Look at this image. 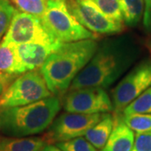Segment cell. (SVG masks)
Here are the masks:
<instances>
[{
  "label": "cell",
  "mask_w": 151,
  "mask_h": 151,
  "mask_svg": "<svg viewBox=\"0 0 151 151\" xmlns=\"http://www.w3.org/2000/svg\"><path fill=\"white\" fill-rule=\"evenodd\" d=\"M134 60L133 50L123 38L108 39L72 81L68 91L85 87L107 88L119 79Z\"/></svg>",
  "instance_id": "6da1fadb"
},
{
  "label": "cell",
  "mask_w": 151,
  "mask_h": 151,
  "mask_svg": "<svg viewBox=\"0 0 151 151\" xmlns=\"http://www.w3.org/2000/svg\"><path fill=\"white\" fill-rule=\"evenodd\" d=\"M98 47L95 40L63 43L49 55L40 71L55 97L68 91L72 81L92 59Z\"/></svg>",
  "instance_id": "7a4b0ae2"
},
{
  "label": "cell",
  "mask_w": 151,
  "mask_h": 151,
  "mask_svg": "<svg viewBox=\"0 0 151 151\" xmlns=\"http://www.w3.org/2000/svg\"><path fill=\"white\" fill-rule=\"evenodd\" d=\"M60 109V101L53 96L24 106L0 109V132L17 138L40 134L50 126Z\"/></svg>",
  "instance_id": "3957f363"
},
{
  "label": "cell",
  "mask_w": 151,
  "mask_h": 151,
  "mask_svg": "<svg viewBox=\"0 0 151 151\" xmlns=\"http://www.w3.org/2000/svg\"><path fill=\"white\" fill-rule=\"evenodd\" d=\"M40 19L49 32L62 43L97 38V34L88 30L76 19L66 0H48Z\"/></svg>",
  "instance_id": "277c9868"
},
{
  "label": "cell",
  "mask_w": 151,
  "mask_h": 151,
  "mask_svg": "<svg viewBox=\"0 0 151 151\" xmlns=\"http://www.w3.org/2000/svg\"><path fill=\"white\" fill-rule=\"evenodd\" d=\"M53 96L40 71L29 70L19 76L0 98V109L24 106Z\"/></svg>",
  "instance_id": "5b68a950"
},
{
  "label": "cell",
  "mask_w": 151,
  "mask_h": 151,
  "mask_svg": "<svg viewBox=\"0 0 151 151\" xmlns=\"http://www.w3.org/2000/svg\"><path fill=\"white\" fill-rule=\"evenodd\" d=\"M151 86V59L145 60L129 71L112 92L113 111L122 114L127 106Z\"/></svg>",
  "instance_id": "8992f818"
},
{
  "label": "cell",
  "mask_w": 151,
  "mask_h": 151,
  "mask_svg": "<svg viewBox=\"0 0 151 151\" xmlns=\"http://www.w3.org/2000/svg\"><path fill=\"white\" fill-rule=\"evenodd\" d=\"M104 114L65 112L54 119L43 139L47 144H56L85 136L88 130L103 119Z\"/></svg>",
  "instance_id": "52a82bcc"
},
{
  "label": "cell",
  "mask_w": 151,
  "mask_h": 151,
  "mask_svg": "<svg viewBox=\"0 0 151 151\" xmlns=\"http://www.w3.org/2000/svg\"><path fill=\"white\" fill-rule=\"evenodd\" d=\"M3 40L16 45L60 41L46 29L40 18L18 10L13 17L9 29Z\"/></svg>",
  "instance_id": "ba28073f"
},
{
  "label": "cell",
  "mask_w": 151,
  "mask_h": 151,
  "mask_svg": "<svg viewBox=\"0 0 151 151\" xmlns=\"http://www.w3.org/2000/svg\"><path fill=\"white\" fill-rule=\"evenodd\" d=\"M66 4L76 19L92 32L117 35L124 31V24L108 18L91 0H66Z\"/></svg>",
  "instance_id": "9c48e42d"
},
{
  "label": "cell",
  "mask_w": 151,
  "mask_h": 151,
  "mask_svg": "<svg viewBox=\"0 0 151 151\" xmlns=\"http://www.w3.org/2000/svg\"><path fill=\"white\" fill-rule=\"evenodd\" d=\"M64 109L69 113H109L113 104L108 94L101 87H85L69 91L64 100Z\"/></svg>",
  "instance_id": "30bf717a"
},
{
  "label": "cell",
  "mask_w": 151,
  "mask_h": 151,
  "mask_svg": "<svg viewBox=\"0 0 151 151\" xmlns=\"http://www.w3.org/2000/svg\"><path fill=\"white\" fill-rule=\"evenodd\" d=\"M62 42L28 43L15 45L18 56L27 71L40 68L49 55L59 48Z\"/></svg>",
  "instance_id": "8fae6325"
},
{
  "label": "cell",
  "mask_w": 151,
  "mask_h": 151,
  "mask_svg": "<svg viewBox=\"0 0 151 151\" xmlns=\"http://www.w3.org/2000/svg\"><path fill=\"white\" fill-rule=\"evenodd\" d=\"M115 124L111 134L102 151H133L135 136L126 125L121 114L115 115Z\"/></svg>",
  "instance_id": "7c38bea8"
},
{
  "label": "cell",
  "mask_w": 151,
  "mask_h": 151,
  "mask_svg": "<svg viewBox=\"0 0 151 151\" xmlns=\"http://www.w3.org/2000/svg\"><path fill=\"white\" fill-rule=\"evenodd\" d=\"M115 124V118L110 113H105L98 123L86 132L85 139L96 149L102 150L107 144Z\"/></svg>",
  "instance_id": "4fadbf2b"
},
{
  "label": "cell",
  "mask_w": 151,
  "mask_h": 151,
  "mask_svg": "<svg viewBox=\"0 0 151 151\" xmlns=\"http://www.w3.org/2000/svg\"><path fill=\"white\" fill-rule=\"evenodd\" d=\"M0 71L16 76L27 71L18 56L15 45L4 40L0 43Z\"/></svg>",
  "instance_id": "5bb4252c"
},
{
  "label": "cell",
  "mask_w": 151,
  "mask_h": 151,
  "mask_svg": "<svg viewBox=\"0 0 151 151\" xmlns=\"http://www.w3.org/2000/svg\"><path fill=\"white\" fill-rule=\"evenodd\" d=\"M46 145L39 137H0V151H41Z\"/></svg>",
  "instance_id": "9a60e30c"
},
{
  "label": "cell",
  "mask_w": 151,
  "mask_h": 151,
  "mask_svg": "<svg viewBox=\"0 0 151 151\" xmlns=\"http://www.w3.org/2000/svg\"><path fill=\"white\" fill-rule=\"evenodd\" d=\"M124 22L130 27L136 26L145 13V2L144 0H119Z\"/></svg>",
  "instance_id": "2e32d148"
},
{
  "label": "cell",
  "mask_w": 151,
  "mask_h": 151,
  "mask_svg": "<svg viewBox=\"0 0 151 151\" xmlns=\"http://www.w3.org/2000/svg\"><path fill=\"white\" fill-rule=\"evenodd\" d=\"M122 119L130 129L137 134L151 131V114L146 113H132L124 115Z\"/></svg>",
  "instance_id": "e0dca14e"
},
{
  "label": "cell",
  "mask_w": 151,
  "mask_h": 151,
  "mask_svg": "<svg viewBox=\"0 0 151 151\" xmlns=\"http://www.w3.org/2000/svg\"><path fill=\"white\" fill-rule=\"evenodd\" d=\"M146 113L151 114V86L127 106L122 114Z\"/></svg>",
  "instance_id": "ac0fdd59"
},
{
  "label": "cell",
  "mask_w": 151,
  "mask_h": 151,
  "mask_svg": "<svg viewBox=\"0 0 151 151\" xmlns=\"http://www.w3.org/2000/svg\"><path fill=\"white\" fill-rule=\"evenodd\" d=\"M98 9L114 21L124 24L121 6L119 0H91Z\"/></svg>",
  "instance_id": "d6986e66"
},
{
  "label": "cell",
  "mask_w": 151,
  "mask_h": 151,
  "mask_svg": "<svg viewBox=\"0 0 151 151\" xmlns=\"http://www.w3.org/2000/svg\"><path fill=\"white\" fill-rule=\"evenodd\" d=\"M13 1L19 9V10L30 14L40 19L45 12L48 0H13Z\"/></svg>",
  "instance_id": "ffe728a7"
},
{
  "label": "cell",
  "mask_w": 151,
  "mask_h": 151,
  "mask_svg": "<svg viewBox=\"0 0 151 151\" xmlns=\"http://www.w3.org/2000/svg\"><path fill=\"white\" fill-rule=\"evenodd\" d=\"M17 9L9 0H0V40L5 35Z\"/></svg>",
  "instance_id": "44dd1931"
},
{
  "label": "cell",
  "mask_w": 151,
  "mask_h": 151,
  "mask_svg": "<svg viewBox=\"0 0 151 151\" xmlns=\"http://www.w3.org/2000/svg\"><path fill=\"white\" fill-rule=\"evenodd\" d=\"M55 145L62 151H97L89 141L82 137L59 142Z\"/></svg>",
  "instance_id": "7402d4cb"
},
{
  "label": "cell",
  "mask_w": 151,
  "mask_h": 151,
  "mask_svg": "<svg viewBox=\"0 0 151 151\" xmlns=\"http://www.w3.org/2000/svg\"><path fill=\"white\" fill-rule=\"evenodd\" d=\"M134 151H151V131L135 135Z\"/></svg>",
  "instance_id": "603a6c76"
},
{
  "label": "cell",
  "mask_w": 151,
  "mask_h": 151,
  "mask_svg": "<svg viewBox=\"0 0 151 151\" xmlns=\"http://www.w3.org/2000/svg\"><path fill=\"white\" fill-rule=\"evenodd\" d=\"M16 77V75H12L0 71V98Z\"/></svg>",
  "instance_id": "cb8c5ba5"
},
{
  "label": "cell",
  "mask_w": 151,
  "mask_h": 151,
  "mask_svg": "<svg viewBox=\"0 0 151 151\" xmlns=\"http://www.w3.org/2000/svg\"><path fill=\"white\" fill-rule=\"evenodd\" d=\"M145 13H144V26L146 32L151 35V0H144Z\"/></svg>",
  "instance_id": "d4e9b609"
},
{
  "label": "cell",
  "mask_w": 151,
  "mask_h": 151,
  "mask_svg": "<svg viewBox=\"0 0 151 151\" xmlns=\"http://www.w3.org/2000/svg\"><path fill=\"white\" fill-rule=\"evenodd\" d=\"M41 151H62L60 149H59L57 146L51 145H46L44 147V149Z\"/></svg>",
  "instance_id": "484cf974"
},
{
  "label": "cell",
  "mask_w": 151,
  "mask_h": 151,
  "mask_svg": "<svg viewBox=\"0 0 151 151\" xmlns=\"http://www.w3.org/2000/svg\"><path fill=\"white\" fill-rule=\"evenodd\" d=\"M146 46H147V48H148V50H149V51L151 53V39L147 41V43H146Z\"/></svg>",
  "instance_id": "4316f807"
},
{
  "label": "cell",
  "mask_w": 151,
  "mask_h": 151,
  "mask_svg": "<svg viewBox=\"0 0 151 151\" xmlns=\"http://www.w3.org/2000/svg\"><path fill=\"white\" fill-rule=\"evenodd\" d=\"M133 151H134V150H133Z\"/></svg>",
  "instance_id": "83f0119b"
}]
</instances>
